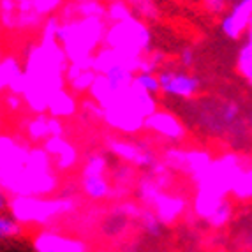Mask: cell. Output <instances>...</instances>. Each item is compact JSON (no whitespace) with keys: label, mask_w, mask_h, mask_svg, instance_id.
Wrapping results in <instances>:
<instances>
[{"label":"cell","mask_w":252,"mask_h":252,"mask_svg":"<svg viewBox=\"0 0 252 252\" xmlns=\"http://www.w3.org/2000/svg\"><path fill=\"white\" fill-rule=\"evenodd\" d=\"M143 129L157 136H162L164 139H169V141H182L187 134V129L180 118L173 115L171 111H164V109H157L150 117L145 118Z\"/></svg>","instance_id":"cell-12"},{"label":"cell","mask_w":252,"mask_h":252,"mask_svg":"<svg viewBox=\"0 0 252 252\" xmlns=\"http://www.w3.org/2000/svg\"><path fill=\"white\" fill-rule=\"evenodd\" d=\"M4 104L5 108L9 109V111H13V113H18L21 109V106H23V99H21V95H14V94H7L4 99Z\"/></svg>","instance_id":"cell-36"},{"label":"cell","mask_w":252,"mask_h":252,"mask_svg":"<svg viewBox=\"0 0 252 252\" xmlns=\"http://www.w3.org/2000/svg\"><path fill=\"white\" fill-rule=\"evenodd\" d=\"M108 150L113 156L120 157L124 162L134 164V166H139V168H152L157 162L154 154L148 148H145L143 145L130 143V141H124V139H108Z\"/></svg>","instance_id":"cell-13"},{"label":"cell","mask_w":252,"mask_h":252,"mask_svg":"<svg viewBox=\"0 0 252 252\" xmlns=\"http://www.w3.org/2000/svg\"><path fill=\"white\" fill-rule=\"evenodd\" d=\"M127 4H129L132 16L141 21L157 20V16H159V9L154 2H138V0H134V2H127Z\"/></svg>","instance_id":"cell-28"},{"label":"cell","mask_w":252,"mask_h":252,"mask_svg":"<svg viewBox=\"0 0 252 252\" xmlns=\"http://www.w3.org/2000/svg\"><path fill=\"white\" fill-rule=\"evenodd\" d=\"M132 83L141 89L143 92L150 94V95H159L160 94V89H159V81H157V76L156 74H147V72H138L134 74V80Z\"/></svg>","instance_id":"cell-32"},{"label":"cell","mask_w":252,"mask_h":252,"mask_svg":"<svg viewBox=\"0 0 252 252\" xmlns=\"http://www.w3.org/2000/svg\"><path fill=\"white\" fill-rule=\"evenodd\" d=\"M23 235H25V227L18 224L9 214L0 212V242L21 238Z\"/></svg>","instance_id":"cell-23"},{"label":"cell","mask_w":252,"mask_h":252,"mask_svg":"<svg viewBox=\"0 0 252 252\" xmlns=\"http://www.w3.org/2000/svg\"><path fill=\"white\" fill-rule=\"evenodd\" d=\"M106 27V20L99 18H72L60 23L57 42L67 62L78 63L92 59L94 53L102 46Z\"/></svg>","instance_id":"cell-4"},{"label":"cell","mask_w":252,"mask_h":252,"mask_svg":"<svg viewBox=\"0 0 252 252\" xmlns=\"http://www.w3.org/2000/svg\"><path fill=\"white\" fill-rule=\"evenodd\" d=\"M115 178H117V184H124V182L129 184L130 178H132V169H130V166H122V168L115 173Z\"/></svg>","instance_id":"cell-37"},{"label":"cell","mask_w":252,"mask_h":252,"mask_svg":"<svg viewBox=\"0 0 252 252\" xmlns=\"http://www.w3.org/2000/svg\"><path fill=\"white\" fill-rule=\"evenodd\" d=\"M0 67H2V72H4L9 94L21 95L23 85H25V76H23V67L18 62V59H14V57H4V59H0Z\"/></svg>","instance_id":"cell-17"},{"label":"cell","mask_w":252,"mask_h":252,"mask_svg":"<svg viewBox=\"0 0 252 252\" xmlns=\"http://www.w3.org/2000/svg\"><path fill=\"white\" fill-rule=\"evenodd\" d=\"M41 147L48 154V157L51 160V166H53V169L57 173L71 171L72 168H76V164L80 160L78 148L71 141H67L63 136L48 138Z\"/></svg>","instance_id":"cell-11"},{"label":"cell","mask_w":252,"mask_h":252,"mask_svg":"<svg viewBox=\"0 0 252 252\" xmlns=\"http://www.w3.org/2000/svg\"><path fill=\"white\" fill-rule=\"evenodd\" d=\"M236 69L238 74L247 81V85L252 83V35L251 32L245 37V42L242 44L236 59Z\"/></svg>","instance_id":"cell-21"},{"label":"cell","mask_w":252,"mask_h":252,"mask_svg":"<svg viewBox=\"0 0 252 252\" xmlns=\"http://www.w3.org/2000/svg\"><path fill=\"white\" fill-rule=\"evenodd\" d=\"M252 25V0H240L231 5L220 21L224 35L231 41H238L245 32H251Z\"/></svg>","instance_id":"cell-10"},{"label":"cell","mask_w":252,"mask_h":252,"mask_svg":"<svg viewBox=\"0 0 252 252\" xmlns=\"http://www.w3.org/2000/svg\"><path fill=\"white\" fill-rule=\"evenodd\" d=\"M74 5L76 18H99L104 20L106 16V4L99 0H78L72 2Z\"/></svg>","instance_id":"cell-22"},{"label":"cell","mask_w":252,"mask_h":252,"mask_svg":"<svg viewBox=\"0 0 252 252\" xmlns=\"http://www.w3.org/2000/svg\"><path fill=\"white\" fill-rule=\"evenodd\" d=\"M81 189L83 194L92 201H101L111 196L113 187L106 175H81Z\"/></svg>","instance_id":"cell-15"},{"label":"cell","mask_w":252,"mask_h":252,"mask_svg":"<svg viewBox=\"0 0 252 252\" xmlns=\"http://www.w3.org/2000/svg\"><path fill=\"white\" fill-rule=\"evenodd\" d=\"M7 210V196H5L4 189L0 187V212H5Z\"/></svg>","instance_id":"cell-39"},{"label":"cell","mask_w":252,"mask_h":252,"mask_svg":"<svg viewBox=\"0 0 252 252\" xmlns=\"http://www.w3.org/2000/svg\"><path fill=\"white\" fill-rule=\"evenodd\" d=\"M102 46L127 57L141 59L152 48V32L145 21L130 16L129 20L106 27Z\"/></svg>","instance_id":"cell-6"},{"label":"cell","mask_w":252,"mask_h":252,"mask_svg":"<svg viewBox=\"0 0 252 252\" xmlns=\"http://www.w3.org/2000/svg\"><path fill=\"white\" fill-rule=\"evenodd\" d=\"M9 215L21 226H48L50 222L76 210L71 198H7Z\"/></svg>","instance_id":"cell-5"},{"label":"cell","mask_w":252,"mask_h":252,"mask_svg":"<svg viewBox=\"0 0 252 252\" xmlns=\"http://www.w3.org/2000/svg\"><path fill=\"white\" fill-rule=\"evenodd\" d=\"M27 139L32 143H44L50 138V117L46 113L35 115L25 124Z\"/></svg>","instance_id":"cell-19"},{"label":"cell","mask_w":252,"mask_h":252,"mask_svg":"<svg viewBox=\"0 0 252 252\" xmlns=\"http://www.w3.org/2000/svg\"><path fill=\"white\" fill-rule=\"evenodd\" d=\"M78 99L72 92L67 89H60L59 92H55L53 95L48 99L46 106V115L51 118H69L78 111Z\"/></svg>","instance_id":"cell-14"},{"label":"cell","mask_w":252,"mask_h":252,"mask_svg":"<svg viewBox=\"0 0 252 252\" xmlns=\"http://www.w3.org/2000/svg\"><path fill=\"white\" fill-rule=\"evenodd\" d=\"M138 219L141 220V224H143V227H145V231H147L150 236H159L160 235V231H162V226H160V222L157 220V217L152 214L148 208H145V206H143V208L139 210Z\"/></svg>","instance_id":"cell-33"},{"label":"cell","mask_w":252,"mask_h":252,"mask_svg":"<svg viewBox=\"0 0 252 252\" xmlns=\"http://www.w3.org/2000/svg\"><path fill=\"white\" fill-rule=\"evenodd\" d=\"M203 5H205L206 11H208L210 14H215V16H219V14L222 13V11H226L227 2H226V0H206Z\"/></svg>","instance_id":"cell-35"},{"label":"cell","mask_w":252,"mask_h":252,"mask_svg":"<svg viewBox=\"0 0 252 252\" xmlns=\"http://www.w3.org/2000/svg\"><path fill=\"white\" fill-rule=\"evenodd\" d=\"M0 25L16 30V0H0Z\"/></svg>","instance_id":"cell-30"},{"label":"cell","mask_w":252,"mask_h":252,"mask_svg":"<svg viewBox=\"0 0 252 252\" xmlns=\"http://www.w3.org/2000/svg\"><path fill=\"white\" fill-rule=\"evenodd\" d=\"M59 173L53 169L50 157L41 145L30 147L25 164L18 171L0 178V187L7 198H46L59 189Z\"/></svg>","instance_id":"cell-2"},{"label":"cell","mask_w":252,"mask_h":252,"mask_svg":"<svg viewBox=\"0 0 252 252\" xmlns=\"http://www.w3.org/2000/svg\"><path fill=\"white\" fill-rule=\"evenodd\" d=\"M139 199L156 215L160 226H173L187 210V199L160 189L150 177L139 182Z\"/></svg>","instance_id":"cell-7"},{"label":"cell","mask_w":252,"mask_h":252,"mask_svg":"<svg viewBox=\"0 0 252 252\" xmlns=\"http://www.w3.org/2000/svg\"><path fill=\"white\" fill-rule=\"evenodd\" d=\"M157 99L138 89L134 83L117 95L108 108L102 109V122L124 134H136L143 129L145 118L157 111Z\"/></svg>","instance_id":"cell-3"},{"label":"cell","mask_w":252,"mask_h":252,"mask_svg":"<svg viewBox=\"0 0 252 252\" xmlns=\"http://www.w3.org/2000/svg\"><path fill=\"white\" fill-rule=\"evenodd\" d=\"M32 247L35 252H90L85 240L62 235L55 229H41L35 233Z\"/></svg>","instance_id":"cell-9"},{"label":"cell","mask_w":252,"mask_h":252,"mask_svg":"<svg viewBox=\"0 0 252 252\" xmlns=\"http://www.w3.org/2000/svg\"><path fill=\"white\" fill-rule=\"evenodd\" d=\"M62 5H63L62 0H32V7L37 13V16L42 18V20L59 14Z\"/></svg>","instance_id":"cell-31"},{"label":"cell","mask_w":252,"mask_h":252,"mask_svg":"<svg viewBox=\"0 0 252 252\" xmlns=\"http://www.w3.org/2000/svg\"><path fill=\"white\" fill-rule=\"evenodd\" d=\"M4 90H7V83H5L4 72H2V67H0V92H4Z\"/></svg>","instance_id":"cell-40"},{"label":"cell","mask_w":252,"mask_h":252,"mask_svg":"<svg viewBox=\"0 0 252 252\" xmlns=\"http://www.w3.org/2000/svg\"><path fill=\"white\" fill-rule=\"evenodd\" d=\"M94 78H95V72H94L92 69L81 71L80 74L76 76V78H72L71 81H67V83H65V89H67L69 92L74 94V95H76V94H87L90 87H92Z\"/></svg>","instance_id":"cell-27"},{"label":"cell","mask_w":252,"mask_h":252,"mask_svg":"<svg viewBox=\"0 0 252 252\" xmlns=\"http://www.w3.org/2000/svg\"><path fill=\"white\" fill-rule=\"evenodd\" d=\"M42 21L32 7V0H16V30H35L42 27Z\"/></svg>","instance_id":"cell-18"},{"label":"cell","mask_w":252,"mask_h":252,"mask_svg":"<svg viewBox=\"0 0 252 252\" xmlns=\"http://www.w3.org/2000/svg\"><path fill=\"white\" fill-rule=\"evenodd\" d=\"M157 76L160 94L177 99H192L201 89V81L198 76L189 72H178L171 69H162Z\"/></svg>","instance_id":"cell-8"},{"label":"cell","mask_w":252,"mask_h":252,"mask_svg":"<svg viewBox=\"0 0 252 252\" xmlns=\"http://www.w3.org/2000/svg\"><path fill=\"white\" fill-rule=\"evenodd\" d=\"M132 16L130 7L127 2H120V0H113V2H106V23H118V21L129 20Z\"/></svg>","instance_id":"cell-25"},{"label":"cell","mask_w":252,"mask_h":252,"mask_svg":"<svg viewBox=\"0 0 252 252\" xmlns=\"http://www.w3.org/2000/svg\"><path fill=\"white\" fill-rule=\"evenodd\" d=\"M229 194L236 201H249L252 196V169L251 162L247 164L242 162L238 169L235 171L231 178V185H229Z\"/></svg>","instance_id":"cell-16"},{"label":"cell","mask_w":252,"mask_h":252,"mask_svg":"<svg viewBox=\"0 0 252 252\" xmlns=\"http://www.w3.org/2000/svg\"><path fill=\"white\" fill-rule=\"evenodd\" d=\"M238 117H240V106L236 104V102H229V104H226V108L222 109L224 124L231 126V124L236 122V118H238Z\"/></svg>","instance_id":"cell-34"},{"label":"cell","mask_w":252,"mask_h":252,"mask_svg":"<svg viewBox=\"0 0 252 252\" xmlns=\"http://www.w3.org/2000/svg\"><path fill=\"white\" fill-rule=\"evenodd\" d=\"M180 62H182V65L184 67H190L194 63V50L192 48H184L182 50V53H180Z\"/></svg>","instance_id":"cell-38"},{"label":"cell","mask_w":252,"mask_h":252,"mask_svg":"<svg viewBox=\"0 0 252 252\" xmlns=\"http://www.w3.org/2000/svg\"><path fill=\"white\" fill-rule=\"evenodd\" d=\"M108 171V159L101 152H94L87 157L81 169V175H106Z\"/></svg>","instance_id":"cell-26"},{"label":"cell","mask_w":252,"mask_h":252,"mask_svg":"<svg viewBox=\"0 0 252 252\" xmlns=\"http://www.w3.org/2000/svg\"><path fill=\"white\" fill-rule=\"evenodd\" d=\"M233 212H235V208H233V201H231V199H224V201L219 205V208L214 212V214H212V217L208 219L206 222H208V226H210V227L220 229V227L227 226V224L231 222Z\"/></svg>","instance_id":"cell-24"},{"label":"cell","mask_w":252,"mask_h":252,"mask_svg":"<svg viewBox=\"0 0 252 252\" xmlns=\"http://www.w3.org/2000/svg\"><path fill=\"white\" fill-rule=\"evenodd\" d=\"M185 154L187 150H182V148H168L162 157L164 168L185 173Z\"/></svg>","instance_id":"cell-29"},{"label":"cell","mask_w":252,"mask_h":252,"mask_svg":"<svg viewBox=\"0 0 252 252\" xmlns=\"http://www.w3.org/2000/svg\"><path fill=\"white\" fill-rule=\"evenodd\" d=\"M67 63L57 39L42 37L39 44L29 50L23 65L25 85L21 99L35 115L46 113L48 99L60 89H65L63 72Z\"/></svg>","instance_id":"cell-1"},{"label":"cell","mask_w":252,"mask_h":252,"mask_svg":"<svg viewBox=\"0 0 252 252\" xmlns=\"http://www.w3.org/2000/svg\"><path fill=\"white\" fill-rule=\"evenodd\" d=\"M214 157L206 150H187L185 154V173H189L192 182L210 166Z\"/></svg>","instance_id":"cell-20"}]
</instances>
